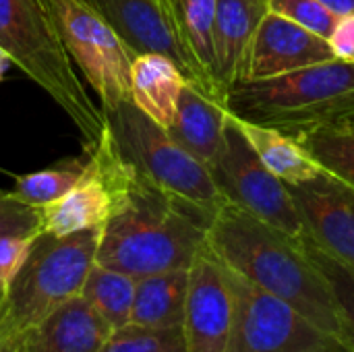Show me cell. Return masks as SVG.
I'll return each mask as SVG.
<instances>
[{"instance_id": "obj_1", "label": "cell", "mask_w": 354, "mask_h": 352, "mask_svg": "<svg viewBox=\"0 0 354 352\" xmlns=\"http://www.w3.org/2000/svg\"><path fill=\"white\" fill-rule=\"evenodd\" d=\"M214 216L160 189L131 166L127 185L100 228L95 263L133 278L189 270L207 245Z\"/></svg>"}, {"instance_id": "obj_2", "label": "cell", "mask_w": 354, "mask_h": 352, "mask_svg": "<svg viewBox=\"0 0 354 352\" xmlns=\"http://www.w3.org/2000/svg\"><path fill=\"white\" fill-rule=\"evenodd\" d=\"M207 247L228 270L286 301L348 344L330 288L305 253L303 239H292L249 212L224 203L209 224Z\"/></svg>"}, {"instance_id": "obj_3", "label": "cell", "mask_w": 354, "mask_h": 352, "mask_svg": "<svg viewBox=\"0 0 354 352\" xmlns=\"http://www.w3.org/2000/svg\"><path fill=\"white\" fill-rule=\"evenodd\" d=\"M239 120L301 139L354 124V60L334 58L259 81L234 83L224 100Z\"/></svg>"}, {"instance_id": "obj_4", "label": "cell", "mask_w": 354, "mask_h": 352, "mask_svg": "<svg viewBox=\"0 0 354 352\" xmlns=\"http://www.w3.org/2000/svg\"><path fill=\"white\" fill-rule=\"evenodd\" d=\"M0 48L35 85H39L93 147L106 120L93 104L58 35L46 0H0Z\"/></svg>"}, {"instance_id": "obj_5", "label": "cell", "mask_w": 354, "mask_h": 352, "mask_svg": "<svg viewBox=\"0 0 354 352\" xmlns=\"http://www.w3.org/2000/svg\"><path fill=\"white\" fill-rule=\"evenodd\" d=\"M100 228L54 237L37 232L29 257L0 297L6 326L23 334L56 307L81 295L95 263Z\"/></svg>"}, {"instance_id": "obj_6", "label": "cell", "mask_w": 354, "mask_h": 352, "mask_svg": "<svg viewBox=\"0 0 354 352\" xmlns=\"http://www.w3.org/2000/svg\"><path fill=\"white\" fill-rule=\"evenodd\" d=\"M102 114L116 151L149 183L214 214L226 203L207 166L178 145L164 127L143 114L131 100L102 110Z\"/></svg>"}, {"instance_id": "obj_7", "label": "cell", "mask_w": 354, "mask_h": 352, "mask_svg": "<svg viewBox=\"0 0 354 352\" xmlns=\"http://www.w3.org/2000/svg\"><path fill=\"white\" fill-rule=\"evenodd\" d=\"M224 272L232 297L226 352H354L286 301L261 290L226 266Z\"/></svg>"}, {"instance_id": "obj_8", "label": "cell", "mask_w": 354, "mask_h": 352, "mask_svg": "<svg viewBox=\"0 0 354 352\" xmlns=\"http://www.w3.org/2000/svg\"><path fill=\"white\" fill-rule=\"evenodd\" d=\"M209 174L226 203L249 212L292 239L301 241L305 237V226L288 185L261 162L239 120L230 112L226 116L224 139L218 158L209 166Z\"/></svg>"}, {"instance_id": "obj_9", "label": "cell", "mask_w": 354, "mask_h": 352, "mask_svg": "<svg viewBox=\"0 0 354 352\" xmlns=\"http://www.w3.org/2000/svg\"><path fill=\"white\" fill-rule=\"evenodd\" d=\"M71 60L97 93L102 110L131 100V66L137 56L110 23L85 0H46Z\"/></svg>"}, {"instance_id": "obj_10", "label": "cell", "mask_w": 354, "mask_h": 352, "mask_svg": "<svg viewBox=\"0 0 354 352\" xmlns=\"http://www.w3.org/2000/svg\"><path fill=\"white\" fill-rule=\"evenodd\" d=\"M85 149V147H83ZM89 162L83 176L60 199L39 207V232L68 237L75 232L102 228L110 218L131 166L116 151L108 127L100 141L87 147Z\"/></svg>"}, {"instance_id": "obj_11", "label": "cell", "mask_w": 354, "mask_h": 352, "mask_svg": "<svg viewBox=\"0 0 354 352\" xmlns=\"http://www.w3.org/2000/svg\"><path fill=\"white\" fill-rule=\"evenodd\" d=\"M334 58L326 37L268 10L245 50L236 83L278 77Z\"/></svg>"}, {"instance_id": "obj_12", "label": "cell", "mask_w": 354, "mask_h": 352, "mask_svg": "<svg viewBox=\"0 0 354 352\" xmlns=\"http://www.w3.org/2000/svg\"><path fill=\"white\" fill-rule=\"evenodd\" d=\"M232 297L222 261L205 245L189 268L183 317L187 352H226Z\"/></svg>"}, {"instance_id": "obj_13", "label": "cell", "mask_w": 354, "mask_h": 352, "mask_svg": "<svg viewBox=\"0 0 354 352\" xmlns=\"http://www.w3.org/2000/svg\"><path fill=\"white\" fill-rule=\"evenodd\" d=\"M288 189L305 234L328 255L354 268V189L326 170Z\"/></svg>"}, {"instance_id": "obj_14", "label": "cell", "mask_w": 354, "mask_h": 352, "mask_svg": "<svg viewBox=\"0 0 354 352\" xmlns=\"http://www.w3.org/2000/svg\"><path fill=\"white\" fill-rule=\"evenodd\" d=\"M93 6L120 39L135 52H158L168 56L185 75L187 83L199 87L197 75L176 39L172 23L160 0H85Z\"/></svg>"}, {"instance_id": "obj_15", "label": "cell", "mask_w": 354, "mask_h": 352, "mask_svg": "<svg viewBox=\"0 0 354 352\" xmlns=\"http://www.w3.org/2000/svg\"><path fill=\"white\" fill-rule=\"evenodd\" d=\"M112 328L81 297H73L19 336L21 352H100Z\"/></svg>"}, {"instance_id": "obj_16", "label": "cell", "mask_w": 354, "mask_h": 352, "mask_svg": "<svg viewBox=\"0 0 354 352\" xmlns=\"http://www.w3.org/2000/svg\"><path fill=\"white\" fill-rule=\"evenodd\" d=\"M172 23L178 44L183 46L199 89L224 104V93L216 79L214 56V19L216 0H160Z\"/></svg>"}, {"instance_id": "obj_17", "label": "cell", "mask_w": 354, "mask_h": 352, "mask_svg": "<svg viewBox=\"0 0 354 352\" xmlns=\"http://www.w3.org/2000/svg\"><path fill=\"white\" fill-rule=\"evenodd\" d=\"M226 116L228 110L220 100H214L199 87L187 83L178 98L174 120L166 131L209 170L224 139Z\"/></svg>"}, {"instance_id": "obj_18", "label": "cell", "mask_w": 354, "mask_h": 352, "mask_svg": "<svg viewBox=\"0 0 354 352\" xmlns=\"http://www.w3.org/2000/svg\"><path fill=\"white\" fill-rule=\"evenodd\" d=\"M266 0H216L214 56L216 79L224 93L236 83L245 50L268 12Z\"/></svg>"}, {"instance_id": "obj_19", "label": "cell", "mask_w": 354, "mask_h": 352, "mask_svg": "<svg viewBox=\"0 0 354 352\" xmlns=\"http://www.w3.org/2000/svg\"><path fill=\"white\" fill-rule=\"evenodd\" d=\"M185 85V75L168 56L145 52L133 58L131 102L160 127L172 124Z\"/></svg>"}, {"instance_id": "obj_20", "label": "cell", "mask_w": 354, "mask_h": 352, "mask_svg": "<svg viewBox=\"0 0 354 352\" xmlns=\"http://www.w3.org/2000/svg\"><path fill=\"white\" fill-rule=\"evenodd\" d=\"M189 270L137 278L131 324L147 328H180L185 317Z\"/></svg>"}, {"instance_id": "obj_21", "label": "cell", "mask_w": 354, "mask_h": 352, "mask_svg": "<svg viewBox=\"0 0 354 352\" xmlns=\"http://www.w3.org/2000/svg\"><path fill=\"white\" fill-rule=\"evenodd\" d=\"M239 124L247 135L249 143L253 145V149L257 151V156L261 158V162L288 187L301 185L319 174V164L303 149V145L297 139L253 122L239 120Z\"/></svg>"}, {"instance_id": "obj_22", "label": "cell", "mask_w": 354, "mask_h": 352, "mask_svg": "<svg viewBox=\"0 0 354 352\" xmlns=\"http://www.w3.org/2000/svg\"><path fill=\"white\" fill-rule=\"evenodd\" d=\"M135 288L137 278L93 263L81 288V297L112 330H116L131 324Z\"/></svg>"}, {"instance_id": "obj_23", "label": "cell", "mask_w": 354, "mask_h": 352, "mask_svg": "<svg viewBox=\"0 0 354 352\" xmlns=\"http://www.w3.org/2000/svg\"><path fill=\"white\" fill-rule=\"evenodd\" d=\"M87 162H89V151L83 149V154L60 160L58 164H52L44 170L17 176L12 185V195L19 201L39 210L60 199L66 191H71L75 183L83 176Z\"/></svg>"}, {"instance_id": "obj_24", "label": "cell", "mask_w": 354, "mask_h": 352, "mask_svg": "<svg viewBox=\"0 0 354 352\" xmlns=\"http://www.w3.org/2000/svg\"><path fill=\"white\" fill-rule=\"evenodd\" d=\"M299 143L322 170L354 189V124L313 131L301 137Z\"/></svg>"}, {"instance_id": "obj_25", "label": "cell", "mask_w": 354, "mask_h": 352, "mask_svg": "<svg viewBox=\"0 0 354 352\" xmlns=\"http://www.w3.org/2000/svg\"><path fill=\"white\" fill-rule=\"evenodd\" d=\"M303 249L313 261V266L324 276L330 295L336 303L340 322L346 330L348 344L354 351V268L334 259L324 249H319L307 234L303 237Z\"/></svg>"}, {"instance_id": "obj_26", "label": "cell", "mask_w": 354, "mask_h": 352, "mask_svg": "<svg viewBox=\"0 0 354 352\" xmlns=\"http://www.w3.org/2000/svg\"><path fill=\"white\" fill-rule=\"evenodd\" d=\"M100 352H187L183 328H147L127 324L110 332Z\"/></svg>"}, {"instance_id": "obj_27", "label": "cell", "mask_w": 354, "mask_h": 352, "mask_svg": "<svg viewBox=\"0 0 354 352\" xmlns=\"http://www.w3.org/2000/svg\"><path fill=\"white\" fill-rule=\"evenodd\" d=\"M266 4L272 12L286 17L326 39L330 37L338 21L334 12H330L326 6H322L315 0H266Z\"/></svg>"}, {"instance_id": "obj_28", "label": "cell", "mask_w": 354, "mask_h": 352, "mask_svg": "<svg viewBox=\"0 0 354 352\" xmlns=\"http://www.w3.org/2000/svg\"><path fill=\"white\" fill-rule=\"evenodd\" d=\"M37 232H4L0 234V297L29 257Z\"/></svg>"}, {"instance_id": "obj_29", "label": "cell", "mask_w": 354, "mask_h": 352, "mask_svg": "<svg viewBox=\"0 0 354 352\" xmlns=\"http://www.w3.org/2000/svg\"><path fill=\"white\" fill-rule=\"evenodd\" d=\"M39 232V210L19 201L12 191H0V234Z\"/></svg>"}, {"instance_id": "obj_30", "label": "cell", "mask_w": 354, "mask_h": 352, "mask_svg": "<svg viewBox=\"0 0 354 352\" xmlns=\"http://www.w3.org/2000/svg\"><path fill=\"white\" fill-rule=\"evenodd\" d=\"M328 41H330L336 58L354 60V15L338 17Z\"/></svg>"}, {"instance_id": "obj_31", "label": "cell", "mask_w": 354, "mask_h": 352, "mask_svg": "<svg viewBox=\"0 0 354 352\" xmlns=\"http://www.w3.org/2000/svg\"><path fill=\"white\" fill-rule=\"evenodd\" d=\"M0 352H21V344H19V334H15L4 317H2V309H0Z\"/></svg>"}, {"instance_id": "obj_32", "label": "cell", "mask_w": 354, "mask_h": 352, "mask_svg": "<svg viewBox=\"0 0 354 352\" xmlns=\"http://www.w3.org/2000/svg\"><path fill=\"white\" fill-rule=\"evenodd\" d=\"M315 2H319L322 6H326L336 17L354 15V0H315Z\"/></svg>"}, {"instance_id": "obj_33", "label": "cell", "mask_w": 354, "mask_h": 352, "mask_svg": "<svg viewBox=\"0 0 354 352\" xmlns=\"http://www.w3.org/2000/svg\"><path fill=\"white\" fill-rule=\"evenodd\" d=\"M12 64V60H10V56L0 48V81L4 79V75H6V71H8V66Z\"/></svg>"}]
</instances>
